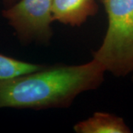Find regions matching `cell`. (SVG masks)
<instances>
[{"mask_svg": "<svg viewBox=\"0 0 133 133\" xmlns=\"http://www.w3.org/2000/svg\"><path fill=\"white\" fill-rule=\"evenodd\" d=\"M106 70L95 59L80 65L56 64L0 81V109L65 108L76 97L98 88Z\"/></svg>", "mask_w": 133, "mask_h": 133, "instance_id": "6da1fadb", "label": "cell"}, {"mask_svg": "<svg viewBox=\"0 0 133 133\" xmlns=\"http://www.w3.org/2000/svg\"><path fill=\"white\" fill-rule=\"evenodd\" d=\"M104 8L108 27L93 58L117 77L133 72V0H96Z\"/></svg>", "mask_w": 133, "mask_h": 133, "instance_id": "7a4b0ae2", "label": "cell"}, {"mask_svg": "<svg viewBox=\"0 0 133 133\" xmlns=\"http://www.w3.org/2000/svg\"><path fill=\"white\" fill-rule=\"evenodd\" d=\"M2 16L24 44H48L52 36V0H18Z\"/></svg>", "mask_w": 133, "mask_h": 133, "instance_id": "3957f363", "label": "cell"}, {"mask_svg": "<svg viewBox=\"0 0 133 133\" xmlns=\"http://www.w3.org/2000/svg\"><path fill=\"white\" fill-rule=\"evenodd\" d=\"M98 11L96 0H52L53 21L79 27Z\"/></svg>", "mask_w": 133, "mask_h": 133, "instance_id": "277c9868", "label": "cell"}, {"mask_svg": "<svg viewBox=\"0 0 133 133\" xmlns=\"http://www.w3.org/2000/svg\"><path fill=\"white\" fill-rule=\"evenodd\" d=\"M77 133H129L131 129L124 119L108 112H96L92 116L73 127Z\"/></svg>", "mask_w": 133, "mask_h": 133, "instance_id": "5b68a950", "label": "cell"}, {"mask_svg": "<svg viewBox=\"0 0 133 133\" xmlns=\"http://www.w3.org/2000/svg\"><path fill=\"white\" fill-rule=\"evenodd\" d=\"M47 65L33 64L0 53V81L9 80L42 70Z\"/></svg>", "mask_w": 133, "mask_h": 133, "instance_id": "8992f818", "label": "cell"}, {"mask_svg": "<svg viewBox=\"0 0 133 133\" xmlns=\"http://www.w3.org/2000/svg\"><path fill=\"white\" fill-rule=\"evenodd\" d=\"M17 1L18 0H2V2L4 4L5 8H8L10 6L14 5L15 2H17Z\"/></svg>", "mask_w": 133, "mask_h": 133, "instance_id": "52a82bcc", "label": "cell"}, {"mask_svg": "<svg viewBox=\"0 0 133 133\" xmlns=\"http://www.w3.org/2000/svg\"><path fill=\"white\" fill-rule=\"evenodd\" d=\"M132 79H133V76H132Z\"/></svg>", "mask_w": 133, "mask_h": 133, "instance_id": "ba28073f", "label": "cell"}]
</instances>
